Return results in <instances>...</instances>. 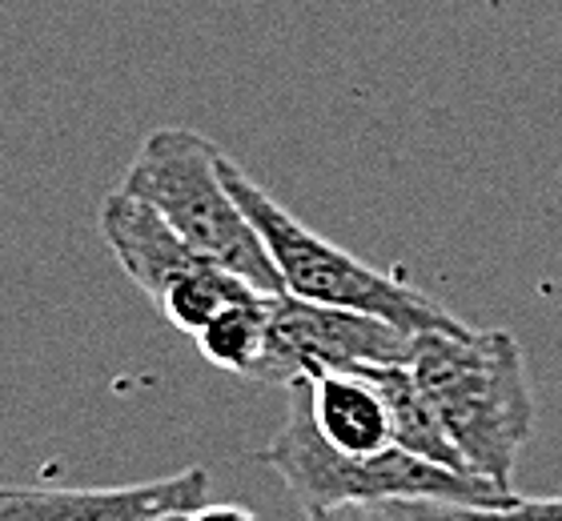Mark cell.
<instances>
[{
  "label": "cell",
  "instance_id": "1",
  "mask_svg": "<svg viewBox=\"0 0 562 521\" xmlns=\"http://www.w3.org/2000/svg\"><path fill=\"white\" fill-rule=\"evenodd\" d=\"M411 373L470 474L515 494L518 453L535 429V394L518 337L470 325L458 333H418Z\"/></svg>",
  "mask_w": 562,
  "mask_h": 521
},
{
  "label": "cell",
  "instance_id": "2",
  "mask_svg": "<svg viewBox=\"0 0 562 521\" xmlns=\"http://www.w3.org/2000/svg\"><path fill=\"white\" fill-rule=\"evenodd\" d=\"M217 173H222L225 189L234 193L237 205L246 208L254 229L261 233L285 293L302 297V302L374 313V317L398 325L406 333H438V329L458 333V329H467L454 313H446L442 305L430 302L414 285L398 281L394 273L366 265L362 257L346 253L341 245L317 237L310 225L293 217L290 208H281L241 165H234V157L217 152Z\"/></svg>",
  "mask_w": 562,
  "mask_h": 521
},
{
  "label": "cell",
  "instance_id": "3",
  "mask_svg": "<svg viewBox=\"0 0 562 521\" xmlns=\"http://www.w3.org/2000/svg\"><path fill=\"white\" fill-rule=\"evenodd\" d=\"M217 152L222 149L193 128H153L117 189L149 201L213 265L229 269L254 290L278 297L285 293V285L273 269L261 233L254 229V220L234 201V193L225 189L217 173Z\"/></svg>",
  "mask_w": 562,
  "mask_h": 521
},
{
  "label": "cell",
  "instance_id": "4",
  "mask_svg": "<svg viewBox=\"0 0 562 521\" xmlns=\"http://www.w3.org/2000/svg\"><path fill=\"white\" fill-rule=\"evenodd\" d=\"M290 389V414L285 426L273 433V441L258 453L273 474L285 482L293 498L305 510L317 506H341V501H366V506H386V501H474V506H494L510 501L515 494L498 489L494 482L479 474H458L438 462L414 457V453L390 445L374 457H350L334 450L314 426L310 414V394L305 382L293 377L285 382Z\"/></svg>",
  "mask_w": 562,
  "mask_h": 521
},
{
  "label": "cell",
  "instance_id": "5",
  "mask_svg": "<svg viewBox=\"0 0 562 521\" xmlns=\"http://www.w3.org/2000/svg\"><path fill=\"white\" fill-rule=\"evenodd\" d=\"M418 333L382 321L374 313L302 302L293 293L270 297V346L258 382H293L310 365H411Z\"/></svg>",
  "mask_w": 562,
  "mask_h": 521
},
{
  "label": "cell",
  "instance_id": "6",
  "mask_svg": "<svg viewBox=\"0 0 562 521\" xmlns=\"http://www.w3.org/2000/svg\"><path fill=\"white\" fill-rule=\"evenodd\" d=\"M205 501H210V474L201 465H189L181 474L153 477L137 486H0V521H149L169 510L193 513Z\"/></svg>",
  "mask_w": 562,
  "mask_h": 521
},
{
  "label": "cell",
  "instance_id": "7",
  "mask_svg": "<svg viewBox=\"0 0 562 521\" xmlns=\"http://www.w3.org/2000/svg\"><path fill=\"white\" fill-rule=\"evenodd\" d=\"M101 237H105L109 253L117 257V265L125 269V278L153 305L161 302L181 278L213 265L210 257H201L149 201L133 197L125 189H113L101 201Z\"/></svg>",
  "mask_w": 562,
  "mask_h": 521
},
{
  "label": "cell",
  "instance_id": "8",
  "mask_svg": "<svg viewBox=\"0 0 562 521\" xmlns=\"http://www.w3.org/2000/svg\"><path fill=\"white\" fill-rule=\"evenodd\" d=\"M297 377L310 394V414H314L317 433L334 450L350 453V457H374V453L394 445L386 397L362 365H353V370L310 365Z\"/></svg>",
  "mask_w": 562,
  "mask_h": 521
},
{
  "label": "cell",
  "instance_id": "9",
  "mask_svg": "<svg viewBox=\"0 0 562 521\" xmlns=\"http://www.w3.org/2000/svg\"><path fill=\"white\" fill-rule=\"evenodd\" d=\"M374 385L382 389L390 406V426H394V445L414 457H426V462H438L446 469H458V474H470L462 453L454 450L450 433L442 429L434 406L426 401L422 385L414 382L411 365H362Z\"/></svg>",
  "mask_w": 562,
  "mask_h": 521
},
{
  "label": "cell",
  "instance_id": "10",
  "mask_svg": "<svg viewBox=\"0 0 562 521\" xmlns=\"http://www.w3.org/2000/svg\"><path fill=\"white\" fill-rule=\"evenodd\" d=\"M193 341L210 365L258 382L266 346H270V293H254L246 302L225 305Z\"/></svg>",
  "mask_w": 562,
  "mask_h": 521
},
{
  "label": "cell",
  "instance_id": "11",
  "mask_svg": "<svg viewBox=\"0 0 562 521\" xmlns=\"http://www.w3.org/2000/svg\"><path fill=\"white\" fill-rule=\"evenodd\" d=\"M386 521H562V489L547 498H510L494 506H474V501H386L378 506Z\"/></svg>",
  "mask_w": 562,
  "mask_h": 521
},
{
  "label": "cell",
  "instance_id": "12",
  "mask_svg": "<svg viewBox=\"0 0 562 521\" xmlns=\"http://www.w3.org/2000/svg\"><path fill=\"white\" fill-rule=\"evenodd\" d=\"M305 521H386L378 506H366V501H341V506H317V510H305Z\"/></svg>",
  "mask_w": 562,
  "mask_h": 521
},
{
  "label": "cell",
  "instance_id": "13",
  "mask_svg": "<svg viewBox=\"0 0 562 521\" xmlns=\"http://www.w3.org/2000/svg\"><path fill=\"white\" fill-rule=\"evenodd\" d=\"M189 521H258L246 506H234V501H225V506H198V510L189 513Z\"/></svg>",
  "mask_w": 562,
  "mask_h": 521
},
{
  "label": "cell",
  "instance_id": "14",
  "mask_svg": "<svg viewBox=\"0 0 562 521\" xmlns=\"http://www.w3.org/2000/svg\"><path fill=\"white\" fill-rule=\"evenodd\" d=\"M149 521H189V513L186 510H169V513H157V518H149Z\"/></svg>",
  "mask_w": 562,
  "mask_h": 521
}]
</instances>
